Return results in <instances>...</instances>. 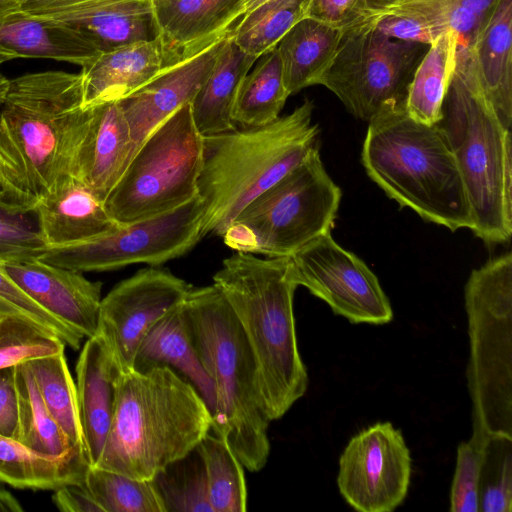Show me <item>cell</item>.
<instances>
[{"label": "cell", "instance_id": "cell-1", "mask_svg": "<svg viewBox=\"0 0 512 512\" xmlns=\"http://www.w3.org/2000/svg\"><path fill=\"white\" fill-rule=\"evenodd\" d=\"M212 425L205 401L171 368L121 373L111 427L94 466L152 480L195 449Z\"/></svg>", "mask_w": 512, "mask_h": 512}, {"label": "cell", "instance_id": "cell-2", "mask_svg": "<svg viewBox=\"0 0 512 512\" xmlns=\"http://www.w3.org/2000/svg\"><path fill=\"white\" fill-rule=\"evenodd\" d=\"M213 284L223 293L253 354L270 420L285 415L308 388L293 311L298 287L289 257L235 252L222 262Z\"/></svg>", "mask_w": 512, "mask_h": 512}, {"label": "cell", "instance_id": "cell-3", "mask_svg": "<svg viewBox=\"0 0 512 512\" xmlns=\"http://www.w3.org/2000/svg\"><path fill=\"white\" fill-rule=\"evenodd\" d=\"M361 159L367 175L400 206L451 231L471 229V209L449 144L437 124L412 119L405 104L368 122Z\"/></svg>", "mask_w": 512, "mask_h": 512}, {"label": "cell", "instance_id": "cell-4", "mask_svg": "<svg viewBox=\"0 0 512 512\" xmlns=\"http://www.w3.org/2000/svg\"><path fill=\"white\" fill-rule=\"evenodd\" d=\"M309 99L271 123L203 137L198 195L204 213L201 237L222 236L255 197L279 181L317 146Z\"/></svg>", "mask_w": 512, "mask_h": 512}, {"label": "cell", "instance_id": "cell-5", "mask_svg": "<svg viewBox=\"0 0 512 512\" xmlns=\"http://www.w3.org/2000/svg\"><path fill=\"white\" fill-rule=\"evenodd\" d=\"M184 309L214 387L216 407L211 430L228 444L243 467L257 472L269 457L267 430L271 420L244 332L214 284L192 288Z\"/></svg>", "mask_w": 512, "mask_h": 512}, {"label": "cell", "instance_id": "cell-6", "mask_svg": "<svg viewBox=\"0 0 512 512\" xmlns=\"http://www.w3.org/2000/svg\"><path fill=\"white\" fill-rule=\"evenodd\" d=\"M80 73L44 71L9 80L0 108V141L37 200L72 175L91 119Z\"/></svg>", "mask_w": 512, "mask_h": 512}, {"label": "cell", "instance_id": "cell-7", "mask_svg": "<svg viewBox=\"0 0 512 512\" xmlns=\"http://www.w3.org/2000/svg\"><path fill=\"white\" fill-rule=\"evenodd\" d=\"M457 163L468 197L471 231L489 244L512 234V135L480 88L469 50L457 65L436 123Z\"/></svg>", "mask_w": 512, "mask_h": 512}, {"label": "cell", "instance_id": "cell-8", "mask_svg": "<svg viewBox=\"0 0 512 512\" xmlns=\"http://www.w3.org/2000/svg\"><path fill=\"white\" fill-rule=\"evenodd\" d=\"M470 354L467 386L472 437H512V254L474 269L464 288Z\"/></svg>", "mask_w": 512, "mask_h": 512}, {"label": "cell", "instance_id": "cell-9", "mask_svg": "<svg viewBox=\"0 0 512 512\" xmlns=\"http://www.w3.org/2000/svg\"><path fill=\"white\" fill-rule=\"evenodd\" d=\"M342 192L325 170L318 145L255 197L221 236L236 252L289 257L331 232Z\"/></svg>", "mask_w": 512, "mask_h": 512}, {"label": "cell", "instance_id": "cell-10", "mask_svg": "<svg viewBox=\"0 0 512 512\" xmlns=\"http://www.w3.org/2000/svg\"><path fill=\"white\" fill-rule=\"evenodd\" d=\"M203 136L185 104L143 141L104 203L128 225L174 210L198 195Z\"/></svg>", "mask_w": 512, "mask_h": 512}, {"label": "cell", "instance_id": "cell-11", "mask_svg": "<svg viewBox=\"0 0 512 512\" xmlns=\"http://www.w3.org/2000/svg\"><path fill=\"white\" fill-rule=\"evenodd\" d=\"M429 45L393 39L362 22L344 30L318 85L347 111L369 122L389 106L405 104L414 71Z\"/></svg>", "mask_w": 512, "mask_h": 512}, {"label": "cell", "instance_id": "cell-12", "mask_svg": "<svg viewBox=\"0 0 512 512\" xmlns=\"http://www.w3.org/2000/svg\"><path fill=\"white\" fill-rule=\"evenodd\" d=\"M204 207L199 195L169 212L100 237L46 248L41 261L79 272L109 271L130 264L159 266L190 251L201 239Z\"/></svg>", "mask_w": 512, "mask_h": 512}, {"label": "cell", "instance_id": "cell-13", "mask_svg": "<svg viewBox=\"0 0 512 512\" xmlns=\"http://www.w3.org/2000/svg\"><path fill=\"white\" fill-rule=\"evenodd\" d=\"M291 278L354 324L382 325L393 319L378 278L355 254L320 235L289 256Z\"/></svg>", "mask_w": 512, "mask_h": 512}, {"label": "cell", "instance_id": "cell-14", "mask_svg": "<svg viewBox=\"0 0 512 512\" xmlns=\"http://www.w3.org/2000/svg\"><path fill=\"white\" fill-rule=\"evenodd\" d=\"M191 290L189 283L168 269L149 266L119 282L102 298L97 334L121 373L133 370L145 337Z\"/></svg>", "mask_w": 512, "mask_h": 512}, {"label": "cell", "instance_id": "cell-15", "mask_svg": "<svg viewBox=\"0 0 512 512\" xmlns=\"http://www.w3.org/2000/svg\"><path fill=\"white\" fill-rule=\"evenodd\" d=\"M410 451L400 430L378 422L353 436L339 459L337 485L357 511L390 512L406 498Z\"/></svg>", "mask_w": 512, "mask_h": 512}, {"label": "cell", "instance_id": "cell-16", "mask_svg": "<svg viewBox=\"0 0 512 512\" xmlns=\"http://www.w3.org/2000/svg\"><path fill=\"white\" fill-rule=\"evenodd\" d=\"M0 12L67 26L100 53L158 37L151 0H0Z\"/></svg>", "mask_w": 512, "mask_h": 512}, {"label": "cell", "instance_id": "cell-17", "mask_svg": "<svg viewBox=\"0 0 512 512\" xmlns=\"http://www.w3.org/2000/svg\"><path fill=\"white\" fill-rule=\"evenodd\" d=\"M4 272L39 306L68 327L90 338L97 334L102 283L82 272L32 258L0 263Z\"/></svg>", "mask_w": 512, "mask_h": 512}, {"label": "cell", "instance_id": "cell-18", "mask_svg": "<svg viewBox=\"0 0 512 512\" xmlns=\"http://www.w3.org/2000/svg\"><path fill=\"white\" fill-rule=\"evenodd\" d=\"M226 35L164 69L147 84L117 101L128 123L133 156L156 127L192 102L212 69Z\"/></svg>", "mask_w": 512, "mask_h": 512}, {"label": "cell", "instance_id": "cell-19", "mask_svg": "<svg viewBox=\"0 0 512 512\" xmlns=\"http://www.w3.org/2000/svg\"><path fill=\"white\" fill-rule=\"evenodd\" d=\"M47 248L88 241L119 229L102 200L73 175L62 177L33 209Z\"/></svg>", "mask_w": 512, "mask_h": 512}, {"label": "cell", "instance_id": "cell-20", "mask_svg": "<svg viewBox=\"0 0 512 512\" xmlns=\"http://www.w3.org/2000/svg\"><path fill=\"white\" fill-rule=\"evenodd\" d=\"M158 37L174 63L225 36L241 19L245 0H151Z\"/></svg>", "mask_w": 512, "mask_h": 512}, {"label": "cell", "instance_id": "cell-21", "mask_svg": "<svg viewBox=\"0 0 512 512\" xmlns=\"http://www.w3.org/2000/svg\"><path fill=\"white\" fill-rule=\"evenodd\" d=\"M159 37L102 52L81 67L84 109L119 101L174 65Z\"/></svg>", "mask_w": 512, "mask_h": 512}, {"label": "cell", "instance_id": "cell-22", "mask_svg": "<svg viewBox=\"0 0 512 512\" xmlns=\"http://www.w3.org/2000/svg\"><path fill=\"white\" fill-rule=\"evenodd\" d=\"M120 370L98 334L87 338L76 364V394L85 451L99 461L113 420Z\"/></svg>", "mask_w": 512, "mask_h": 512}, {"label": "cell", "instance_id": "cell-23", "mask_svg": "<svg viewBox=\"0 0 512 512\" xmlns=\"http://www.w3.org/2000/svg\"><path fill=\"white\" fill-rule=\"evenodd\" d=\"M133 157L128 123L117 101L91 107L73 176L105 201Z\"/></svg>", "mask_w": 512, "mask_h": 512}, {"label": "cell", "instance_id": "cell-24", "mask_svg": "<svg viewBox=\"0 0 512 512\" xmlns=\"http://www.w3.org/2000/svg\"><path fill=\"white\" fill-rule=\"evenodd\" d=\"M166 366L188 381L212 416L216 401L213 383L194 344L184 302L165 315L148 333L135 357L133 370Z\"/></svg>", "mask_w": 512, "mask_h": 512}, {"label": "cell", "instance_id": "cell-25", "mask_svg": "<svg viewBox=\"0 0 512 512\" xmlns=\"http://www.w3.org/2000/svg\"><path fill=\"white\" fill-rule=\"evenodd\" d=\"M484 97L500 123L512 124V0H501L469 49Z\"/></svg>", "mask_w": 512, "mask_h": 512}, {"label": "cell", "instance_id": "cell-26", "mask_svg": "<svg viewBox=\"0 0 512 512\" xmlns=\"http://www.w3.org/2000/svg\"><path fill=\"white\" fill-rule=\"evenodd\" d=\"M258 59L238 47L228 32L212 69L190 103L194 124L203 137L236 128L232 121L234 102L244 77Z\"/></svg>", "mask_w": 512, "mask_h": 512}, {"label": "cell", "instance_id": "cell-27", "mask_svg": "<svg viewBox=\"0 0 512 512\" xmlns=\"http://www.w3.org/2000/svg\"><path fill=\"white\" fill-rule=\"evenodd\" d=\"M0 48L17 58L51 59L81 67L101 54L67 26L11 12H0Z\"/></svg>", "mask_w": 512, "mask_h": 512}, {"label": "cell", "instance_id": "cell-28", "mask_svg": "<svg viewBox=\"0 0 512 512\" xmlns=\"http://www.w3.org/2000/svg\"><path fill=\"white\" fill-rule=\"evenodd\" d=\"M89 467L84 446L61 457H48L0 435V480L16 488L54 491L65 484L82 483Z\"/></svg>", "mask_w": 512, "mask_h": 512}, {"label": "cell", "instance_id": "cell-29", "mask_svg": "<svg viewBox=\"0 0 512 512\" xmlns=\"http://www.w3.org/2000/svg\"><path fill=\"white\" fill-rule=\"evenodd\" d=\"M343 32L305 17L282 37L276 49L289 96L318 85L338 49Z\"/></svg>", "mask_w": 512, "mask_h": 512}, {"label": "cell", "instance_id": "cell-30", "mask_svg": "<svg viewBox=\"0 0 512 512\" xmlns=\"http://www.w3.org/2000/svg\"><path fill=\"white\" fill-rule=\"evenodd\" d=\"M459 39L448 29L429 46L416 67L405 101L414 120L434 125L441 119L443 101L457 65Z\"/></svg>", "mask_w": 512, "mask_h": 512}, {"label": "cell", "instance_id": "cell-31", "mask_svg": "<svg viewBox=\"0 0 512 512\" xmlns=\"http://www.w3.org/2000/svg\"><path fill=\"white\" fill-rule=\"evenodd\" d=\"M244 77L232 110L236 127H255L273 122L288 98L277 49L260 57Z\"/></svg>", "mask_w": 512, "mask_h": 512}, {"label": "cell", "instance_id": "cell-32", "mask_svg": "<svg viewBox=\"0 0 512 512\" xmlns=\"http://www.w3.org/2000/svg\"><path fill=\"white\" fill-rule=\"evenodd\" d=\"M19 398V421L16 440L32 451L61 457L77 446L48 411L26 361L15 365ZM83 446V445H78Z\"/></svg>", "mask_w": 512, "mask_h": 512}, {"label": "cell", "instance_id": "cell-33", "mask_svg": "<svg viewBox=\"0 0 512 512\" xmlns=\"http://www.w3.org/2000/svg\"><path fill=\"white\" fill-rule=\"evenodd\" d=\"M310 0H266L245 14L230 30L236 45L259 58L276 48L282 37L306 17Z\"/></svg>", "mask_w": 512, "mask_h": 512}, {"label": "cell", "instance_id": "cell-34", "mask_svg": "<svg viewBox=\"0 0 512 512\" xmlns=\"http://www.w3.org/2000/svg\"><path fill=\"white\" fill-rule=\"evenodd\" d=\"M210 432L200 441L197 449L205 467L212 512L246 511L247 487L243 465L228 444Z\"/></svg>", "mask_w": 512, "mask_h": 512}, {"label": "cell", "instance_id": "cell-35", "mask_svg": "<svg viewBox=\"0 0 512 512\" xmlns=\"http://www.w3.org/2000/svg\"><path fill=\"white\" fill-rule=\"evenodd\" d=\"M48 411L73 446L83 445L76 386L64 352L26 361Z\"/></svg>", "mask_w": 512, "mask_h": 512}, {"label": "cell", "instance_id": "cell-36", "mask_svg": "<svg viewBox=\"0 0 512 512\" xmlns=\"http://www.w3.org/2000/svg\"><path fill=\"white\" fill-rule=\"evenodd\" d=\"M152 482L165 512H212L205 467L197 447L160 470Z\"/></svg>", "mask_w": 512, "mask_h": 512}, {"label": "cell", "instance_id": "cell-37", "mask_svg": "<svg viewBox=\"0 0 512 512\" xmlns=\"http://www.w3.org/2000/svg\"><path fill=\"white\" fill-rule=\"evenodd\" d=\"M84 484L103 512H165L152 480L90 465Z\"/></svg>", "mask_w": 512, "mask_h": 512}, {"label": "cell", "instance_id": "cell-38", "mask_svg": "<svg viewBox=\"0 0 512 512\" xmlns=\"http://www.w3.org/2000/svg\"><path fill=\"white\" fill-rule=\"evenodd\" d=\"M512 510V437L493 435L481 445L478 512Z\"/></svg>", "mask_w": 512, "mask_h": 512}, {"label": "cell", "instance_id": "cell-39", "mask_svg": "<svg viewBox=\"0 0 512 512\" xmlns=\"http://www.w3.org/2000/svg\"><path fill=\"white\" fill-rule=\"evenodd\" d=\"M65 343L35 321L0 312V369L64 352Z\"/></svg>", "mask_w": 512, "mask_h": 512}, {"label": "cell", "instance_id": "cell-40", "mask_svg": "<svg viewBox=\"0 0 512 512\" xmlns=\"http://www.w3.org/2000/svg\"><path fill=\"white\" fill-rule=\"evenodd\" d=\"M433 21L453 29L458 49L469 50L501 0H407Z\"/></svg>", "mask_w": 512, "mask_h": 512}, {"label": "cell", "instance_id": "cell-41", "mask_svg": "<svg viewBox=\"0 0 512 512\" xmlns=\"http://www.w3.org/2000/svg\"><path fill=\"white\" fill-rule=\"evenodd\" d=\"M0 312L25 316L57 335L66 346L78 350L83 336L52 316L31 299L2 269L0 264Z\"/></svg>", "mask_w": 512, "mask_h": 512}, {"label": "cell", "instance_id": "cell-42", "mask_svg": "<svg viewBox=\"0 0 512 512\" xmlns=\"http://www.w3.org/2000/svg\"><path fill=\"white\" fill-rule=\"evenodd\" d=\"M17 57L0 48V68L3 63ZM9 79L0 70V108L3 104ZM35 200L24 188L19 172L0 141V208L8 215L18 217L32 212Z\"/></svg>", "mask_w": 512, "mask_h": 512}, {"label": "cell", "instance_id": "cell-43", "mask_svg": "<svg viewBox=\"0 0 512 512\" xmlns=\"http://www.w3.org/2000/svg\"><path fill=\"white\" fill-rule=\"evenodd\" d=\"M481 448L470 440L458 445L450 491V511L478 512Z\"/></svg>", "mask_w": 512, "mask_h": 512}, {"label": "cell", "instance_id": "cell-44", "mask_svg": "<svg viewBox=\"0 0 512 512\" xmlns=\"http://www.w3.org/2000/svg\"><path fill=\"white\" fill-rule=\"evenodd\" d=\"M46 248L37 230L17 217L0 216V263L38 258Z\"/></svg>", "mask_w": 512, "mask_h": 512}, {"label": "cell", "instance_id": "cell-45", "mask_svg": "<svg viewBox=\"0 0 512 512\" xmlns=\"http://www.w3.org/2000/svg\"><path fill=\"white\" fill-rule=\"evenodd\" d=\"M367 10L366 0H310L306 17L344 31L362 23Z\"/></svg>", "mask_w": 512, "mask_h": 512}, {"label": "cell", "instance_id": "cell-46", "mask_svg": "<svg viewBox=\"0 0 512 512\" xmlns=\"http://www.w3.org/2000/svg\"><path fill=\"white\" fill-rule=\"evenodd\" d=\"M19 398L15 366L0 369V435L16 439Z\"/></svg>", "mask_w": 512, "mask_h": 512}, {"label": "cell", "instance_id": "cell-47", "mask_svg": "<svg viewBox=\"0 0 512 512\" xmlns=\"http://www.w3.org/2000/svg\"><path fill=\"white\" fill-rule=\"evenodd\" d=\"M52 501L62 512H103L82 483H69L54 490Z\"/></svg>", "mask_w": 512, "mask_h": 512}, {"label": "cell", "instance_id": "cell-48", "mask_svg": "<svg viewBox=\"0 0 512 512\" xmlns=\"http://www.w3.org/2000/svg\"><path fill=\"white\" fill-rule=\"evenodd\" d=\"M23 511L20 503L11 493L0 489V512H21Z\"/></svg>", "mask_w": 512, "mask_h": 512}, {"label": "cell", "instance_id": "cell-49", "mask_svg": "<svg viewBox=\"0 0 512 512\" xmlns=\"http://www.w3.org/2000/svg\"><path fill=\"white\" fill-rule=\"evenodd\" d=\"M398 0H366L368 10L376 11L383 9Z\"/></svg>", "mask_w": 512, "mask_h": 512}, {"label": "cell", "instance_id": "cell-50", "mask_svg": "<svg viewBox=\"0 0 512 512\" xmlns=\"http://www.w3.org/2000/svg\"><path fill=\"white\" fill-rule=\"evenodd\" d=\"M0 216H10L0 208ZM13 217V216H10Z\"/></svg>", "mask_w": 512, "mask_h": 512}]
</instances>
